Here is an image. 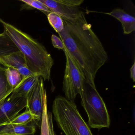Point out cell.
Instances as JSON below:
<instances>
[{
    "mask_svg": "<svg viewBox=\"0 0 135 135\" xmlns=\"http://www.w3.org/2000/svg\"><path fill=\"white\" fill-rule=\"evenodd\" d=\"M22 135V134H8V135Z\"/></svg>",
    "mask_w": 135,
    "mask_h": 135,
    "instance_id": "23",
    "label": "cell"
},
{
    "mask_svg": "<svg viewBox=\"0 0 135 135\" xmlns=\"http://www.w3.org/2000/svg\"><path fill=\"white\" fill-rule=\"evenodd\" d=\"M119 20L122 25L124 34L128 35L135 30V18L119 8H115L109 13H104Z\"/></svg>",
    "mask_w": 135,
    "mask_h": 135,
    "instance_id": "10",
    "label": "cell"
},
{
    "mask_svg": "<svg viewBox=\"0 0 135 135\" xmlns=\"http://www.w3.org/2000/svg\"><path fill=\"white\" fill-rule=\"evenodd\" d=\"M46 92L43 79L40 76L37 82L26 96V109L30 110L34 120H41L43 107V97Z\"/></svg>",
    "mask_w": 135,
    "mask_h": 135,
    "instance_id": "7",
    "label": "cell"
},
{
    "mask_svg": "<svg viewBox=\"0 0 135 135\" xmlns=\"http://www.w3.org/2000/svg\"><path fill=\"white\" fill-rule=\"evenodd\" d=\"M5 75L8 84L14 89L20 84L22 79L18 71L13 68H7Z\"/></svg>",
    "mask_w": 135,
    "mask_h": 135,
    "instance_id": "16",
    "label": "cell"
},
{
    "mask_svg": "<svg viewBox=\"0 0 135 135\" xmlns=\"http://www.w3.org/2000/svg\"><path fill=\"white\" fill-rule=\"evenodd\" d=\"M79 95L81 105L88 117L89 126L92 128L99 129L109 128V114L105 104L95 86L90 85L85 81L83 90Z\"/></svg>",
    "mask_w": 135,
    "mask_h": 135,
    "instance_id": "4",
    "label": "cell"
},
{
    "mask_svg": "<svg viewBox=\"0 0 135 135\" xmlns=\"http://www.w3.org/2000/svg\"><path fill=\"white\" fill-rule=\"evenodd\" d=\"M52 43L54 47L58 49H64V45L60 38L54 35H52L51 37Z\"/></svg>",
    "mask_w": 135,
    "mask_h": 135,
    "instance_id": "20",
    "label": "cell"
},
{
    "mask_svg": "<svg viewBox=\"0 0 135 135\" xmlns=\"http://www.w3.org/2000/svg\"><path fill=\"white\" fill-rule=\"evenodd\" d=\"M66 57L63 90L67 99L75 102L77 94H80L85 86L86 78L75 61L64 48Z\"/></svg>",
    "mask_w": 135,
    "mask_h": 135,
    "instance_id": "5",
    "label": "cell"
},
{
    "mask_svg": "<svg viewBox=\"0 0 135 135\" xmlns=\"http://www.w3.org/2000/svg\"><path fill=\"white\" fill-rule=\"evenodd\" d=\"M4 31L24 55L28 69L45 80L50 79L53 59L46 49L29 35L0 18Z\"/></svg>",
    "mask_w": 135,
    "mask_h": 135,
    "instance_id": "2",
    "label": "cell"
},
{
    "mask_svg": "<svg viewBox=\"0 0 135 135\" xmlns=\"http://www.w3.org/2000/svg\"><path fill=\"white\" fill-rule=\"evenodd\" d=\"M52 12L59 15L62 19L73 21L79 18L82 11L79 6L84 0H39Z\"/></svg>",
    "mask_w": 135,
    "mask_h": 135,
    "instance_id": "6",
    "label": "cell"
},
{
    "mask_svg": "<svg viewBox=\"0 0 135 135\" xmlns=\"http://www.w3.org/2000/svg\"><path fill=\"white\" fill-rule=\"evenodd\" d=\"M34 120V118L30 110L26 109V110L22 113L16 116L14 119L5 124H16L26 125L29 124L31 122Z\"/></svg>",
    "mask_w": 135,
    "mask_h": 135,
    "instance_id": "17",
    "label": "cell"
},
{
    "mask_svg": "<svg viewBox=\"0 0 135 135\" xmlns=\"http://www.w3.org/2000/svg\"><path fill=\"white\" fill-rule=\"evenodd\" d=\"M26 98H24L6 99L0 105V124H5L18 116L26 107Z\"/></svg>",
    "mask_w": 135,
    "mask_h": 135,
    "instance_id": "8",
    "label": "cell"
},
{
    "mask_svg": "<svg viewBox=\"0 0 135 135\" xmlns=\"http://www.w3.org/2000/svg\"><path fill=\"white\" fill-rule=\"evenodd\" d=\"M41 135H49V125L48 118V111L47 108V99L46 92L43 97V107L42 117L41 118Z\"/></svg>",
    "mask_w": 135,
    "mask_h": 135,
    "instance_id": "15",
    "label": "cell"
},
{
    "mask_svg": "<svg viewBox=\"0 0 135 135\" xmlns=\"http://www.w3.org/2000/svg\"><path fill=\"white\" fill-rule=\"evenodd\" d=\"M52 112L57 126L65 135H93L75 102L57 96L53 103Z\"/></svg>",
    "mask_w": 135,
    "mask_h": 135,
    "instance_id": "3",
    "label": "cell"
},
{
    "mask_svg": "<svg viewBox=\"0 0 135 135\" xmlns=\"http://www.w3.org/2000/svg\"><path fill=\"white\" fill-rule=\"evenodd\" d=\"M18 51V47L5 32L0 34V57Z\"/></svg>",
    "mask_w": 135,
    "mask_h": 135,
    "instance_id": "14",
    "label": "cell"
},
{
    "mask_svg": "<svg viewBox=\"0 0 135 135\" xmlns=\"http://www.w3.org/2000/svg\"><path fill=\"white\" fill-rule=\"evenodd\" d=\"M48 21L51 26L57 33L61 32L64 28L62 18L57 13L51 12L47 16Z\"/></svg>",
    "mask_w": 135,
    "mask_h": 135,
    "instance_id": "18",
    "label": "cell"
},
{
    "mask_svg": "<svg viewBox=\"0 0 135 135\" xmlns=\"http://www.w3.org/2000/svg\"><path fill=\"white\" fill-rule=\"evenodd\" d=\"M21 2H23L30 7L37 9L48 15L50 12H52L45 4L38 0H22Z\"/></svg>",
    "mask_w": 135,
    "mask_h": 135,
    "instance_id": "19",
    "label": "cell"
},
{
    "mask_svg": "<svg viewBox=\"0 0 135 135\" xmlns=\"http://www.w3.org/2000/svg\"><path fill=\"white\" fill-rule=\"evenodd\" d=\"M0 62L7 68H13L18 70L22 79L34 74L28 69L24 55L21 51L0 57Z\"/></svg>",
    "mask_w": 135,
    "mask_h": 135,
    "instance_id": "9",
    "label": "cell"
},
{
    "mask_svg": "<svg viewBox=\"0 0 135 135\" xmlns=\"http://www.w3.org/2000/svg\"><path fill=\"white\" fill-rule=\"evenodd\" d=\"M40 76L37 74H33L23 79L20 84L14 88L9 97L11 98L26 97Z\"/></svg>",
    "mask_w": 135,
    "mask_h": 135,
    "instance_id": "11",
    "label": "cell"
},
{
    "mask_svg": "<svg viewBox=\"0 0 135 135\" xmlns=\"http://www.w3.org/2000/svg\"><path fill=\"white\" fill-rule=\"evenodd\" d=\"M36 132L35 126L32 124L22 125L3 124H0V135L22 134L34 135Z\"/></svg>",
    "mask_w": 135,
    "mask_h": 135,
    "instance_id": "12",
    "label": "cell"
},
{
    "mask_svg": "<svg viewBox=\"0 0 135 135\" xmlns=\"http://www.w3.org/2000/svg\"><path fill=\"white\" fill-rule=\"evenodd\" d=\"M62 20L64 29L58 34L64 47L83 73L86 82L95 86V75L108 60L107 53L83 12L74 21Z\"/></svg>",
    "mask_w": 135,
    "mask_h": 135,
    "instance_id": "1",
    "label": "cell"
},
{
    "mask_svg": "<svg viewBox=\"0 0 135 135\" xmlns=\"http://www.w3.org/2000/svg\"><path fill=\"white\" fill-rule=\"evenodd\" d=\"M7 68L0 62V105L11 94L14 90L7 80L5 75Z\"/></svg>",
    "mask_w": 135,
    "mask_h": 135,
    "instance_id": "13",
    "label": "cell"
},
{
    "mask_svg": "<svg viewBox=\"0 0 135 135\" xmlns=\"http://www.w3.org/2000/svg\"><path fill=\"white\" fill-rule=\"evenodd\" d=\"M130 77L133 80V82L135 81V62H134L133 65L130 69Z\"/></svg>",
    "mask_w": 135,
    "mask_h": 135,
    "instance_id": "22",
    "label": "cell"
},
{
    "mask_svg": "<svg viewBox=\"0 0 135 135\" xmlns=\"http://www.w3.org/2000/svg\"><path fill=\"white\" fill-rule=\"evenodd\" d=\"M49 125V135H55L53 123L52 114L50 112H48Z\"/></svg>",
    "mask_w": 135,
    "mask_h": 135,
    "instance_id": "21",
    "label": "cell"
}]
</instances>
